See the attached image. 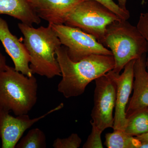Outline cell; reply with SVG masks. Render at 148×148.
Wrapping results in <instances>:
<instances>
[{
  "mask_svg": "<svg viewBox=\"0 0 148 148\" xmlns=\"http://www.w3.org/2000/svg\"><path fill=\"white\" fill-rule=\"evenodd\" d=\"M56 55L62 76L58 90L66 98L82 95L89 84L113 70L115 64L113 56L101 54H93L79 61H73L64 46L56 50Z\"/></svg>",
  "mask_w": 148,
  "mask_h": 148,
  "instance_id": "1",
  "label": "cell"
},
{
  "mask_svg": "<svg viewBox=\"0 0 148 148\" xmlns=\"http://www.w3.org/2000/svg\"><path fill=\"white\" fill-rule=\"evenodd\" d=\"M18 26L31 57L29 67L32 73L48 79L61 76L56 51L62 45L50 25L35 28L21 22Z\"/></svg>",
  "mask_w": 148,
  "mask_h": 148,
  "instance_id": "2",
  "label": "cell"
},
{
  "mask_svg": "<svg viewBox=\"0 0 148 148\" xmlns=\"http://www.w3.org/2000/svg\"><path fill=\"white\" fill-rule=\"evenodd\" d=\"M127 20L121 19L109 25L103 45L111 51L114 59L113 71L120 74L130 61L136 60L148 52L147 43L137 27Z\"/></svg>",
  "mask_w": 148,
  "mask_h": 148,
  "instance_id": "3",
  "label": "cell"
},
{
  "mask_svg": "<svg viewBox=\"0 0 148 148\" xmlns=\"http://www.w3.org/2000/svg\"><path fill=\"white\" fill-rule=\"evenodd\" d=\"M38 87L34 75L29 77L8 66L0 73V109L27 114L37 103Z\"/></svg>",
  "mask_w": 148,
  "mask_h": 148,
  "instance_id": "4",
  "label": "cell"
},
{
  "mask_svg": "<svg viewBox=\"0 0 148 148\" xmlns=\"http://www.w3.org/2000/svg\"><path fill=\"white\" fill-rule=\"evenodd\" d=\"M121 18L94 0H82L72 10L65 25L79 28L103 44L107 27Z\"/></svg>",
  "mask_w": 148,
  "mask_h": 148,
  "instance_id": "5",
  "label": "cell"
},
{
  "mask_svg": "<svg viewBox=\"0 0 148 148\" xmlns=\"http://www.w3.org/2000/svg\"><path fill=\"white\" fill-rule=\"evenodd\" d=\"M95 81L94 106L90 124L92 128L102 133L105 129L113 127V113L115 106L116 84L112 70Z\"/></svg>",
  "mask_w": 148,
  "mask_h": 148,
  "instance_id": "6",
  "label": "cell"
},
{
  "mask_svg": "<svg viewBox=\"0 0 148 148\" xmlns=\"http://www.w3.org/2000/svg\"><path fill=\"white\" fill-rule=\"evenodd\" d=\"M49 24L61 45L67 48L68 55L73 61H79L93 54L113 56L111 51L93 36L79 28L65 24Z\"/></svg>",
  "mask_w": 148,
  "mask_h": 148,
  "instance_id": "7",
  "label": "cell"
},
{
  "mask_svg": "<svg viewBox=\"0 0 148 148\" xmlns=\"http://www.w3.org/2000/svg\"><path fill=\"white\" fill-rule=\"evenodd\" d=\"M64 104L48 111L43 115L35 118H30L27 114L14 117L9 112L0 109V139L2 148H14L21 139L24 132L33 125L56 111L63 108Z\"/></svg>",
  "mask_w": 148,
  "mask_h": 148,
  "instance_id": "8",
  "label": "cell"
},
{
  "mask_svg": "<svg viewBox=\"0 0 148 148\" xmlns=\"http://www.w3.org/2000/svg\"><path fill=\"white\" fill-rule=\"evenodd\" d=\"M135 60L127 63L121 74L116 73L112 70L116 84V99L114 116V130L125 131L127 123L126 109L130 94L133 90L134 79V67Z\"/></svg>",
  "mask_w": 148,
  "mask_h": 148,
  "instance_id": "9",
  "label": "cell"
},
{
  "mask_svg": "<svg viewBox=\"0 0 148 148\" xmlns=\"http://www.w3.org/2000/svg\"><path fill=\"white\" fill-rule=\"evenodd\" d=\"M0 41L10 56L17 71L27 76L34 74L29 67L31 57L24 44L11 32L7 22L0 17Z\"/></svg>",
  "mask_w": 148,
  "mask_h": 148,
  "instance_id": "10",
  "label": "cell"
},
{
  "mask_svg": "<svg viewBox=\"0 0 148 148\" xmlns=\"http://www.w3.org/2000/svg\"><path fill=\"white\" fill-rule=\"evenodd\" d=\"M38 16L49 24H65L72 10L82 0H29Z\"/></svg>",
  "mask_w": 148,
  "mask_h": 148,
  "instance_id": "11",
  "label": "cell"
},
{
  "mask_svg": "<svg viewBox=\"0 0 148 148\" xmlns=\"http://www.w3.org/2000/svg\"><path fill=\"white\" fill-rule=\"evenodd\" d=\"M146 59L145 54L135 60L133 94L125 112L127 119L138 111L148 108V72Z\"/></svg>",
  "mask_w": 148,
  "mask_h": 148,
  "instance_id": "12",
  "label": "cell"
},
{
  "mask_svg": "<svg viewBox=\"0 0 148 148\" xmlns=\"http://www.w3.org/2000/svg\"><path fill=\"white\" fill-rule=\"evenodd\" d=\"M2 14L12 16L29 26L38 25L41 22V18L32 8L29 0H0V15Z\"/></svg>",
  "mask_w": 148,
  "mask_h": 148,
  "instance_id": "13",
  "label": "cell"
},
{
  "mask_svg": "<svg viewBox=\"0 0 148 148\" xmlns=\"http://www.w3.org/2000/svg\"><path fill=\"white\" fill-rule=\"evenodd\" d=\"M105 145L108 148H147V143L126 134L124 131L114 130L105 136Z\"/></svg>",
  "mask_w": 148,
  "mask_h": 148,
  "instance_id": "14",
  "label": "cell"
},
{
  "mask_svg": "<svg viewBox=\"0 0 148 148\" xmlns=\"http://www.w3.org/2000/svg\"><path fill=\"white\" fill-rule=\"evenodd\" d=\"M125 132L127 135L137 137L148 132V112L147 109L135 113L127 119Z\"/></svg>",
  "mask_w": 148,
  "mask_h": 148,
  "instance_id": "15",
  "label": "cell"
},
{
  "mask_svg": "<svg viewBox=\"0 0 148 148\" xmlns=\"http://www.w3.org/2000/svg\"><path fill=\"white\" fill-rule=\"evenodd\" d=\"M46 137L41 130L34 128L20 139L16 145V148H45Z\"/></svg>",
  "mask_w": 148,
  "mask_h": 148,
  "instance_id": "16",
  "label": "cell"
},
{
  "mask_svg": "<svg viewBox=\"0 0 148 148\" xmlns=\"http://www.w3.org/2000/svg\"><path fill=\"white\" fill-rule=\"evenodd\" d=\"M82 142L78 134L72 133L68 138L56 139L52 146L54 148H77L79 147Z\"/></svg>",
  "mask_w": 148,
  "mask_h": 148,
  "instance_id": "17",
  "label": "cell"
},
{
  "mask_svg": "<svg viewBox=\"0 0 148 148\" xmlns=\"http://www.w3.org/2000/svg\"><path fill=\"white\" fill-rule=\"evenodd\" d=\"M105 6L107 8L115 14L122 19L128 20L130 17V14L128 10H124L120 7L118 4L116 3L113 0H94Z\"/></svg>",
  "mask_w": 148,
  "mask_h": 148,
  "instance_id": "18",
  "label": "cell"
},
{
  "mask_svg": "<svg viewBox=\"0 0 148 148\" xmlns=\"http://www.w3.org/2000/svg\"><path fill=\"white\" fill-rule=\"evenodd\" d=\"M101 134L102 132L92 127L91 133L83 146V148H103V147L101 138Z\"/></svg>",
  "mask_w": 148,
  "mask_h": 148,
  "instance_id": "19",
  "label": "cell"
},
{
  "mask_svg": "<svg viewBox=\"0 0 148 148\" xmlns=\"http://www.w3.org/2000/svg\"><path fill=\"white\" fill-rule=\"evenodd\" d=\"M136 27L146 40L148 47V12L140 14ZM146 65L148 72V53L147 57L146 58Z\"/></svg>",
  "mask_w": 148,
  "mask_h": 148,
  "instance_id": "20",
  "label": "cell"
},
{
  "mask_svg": "<svg viewBox=\"0 0 148 148\" xmlns=\"http://www.w3.org/2000/svg\"><path fill=\"white\" fill-rule=\"evenodd\" d=\"M8 66L5 56L3 55L0 50V73L5 70Z\"/></svg>",
  "mask_w": 148,
  "mask_h": 148,
  "instance_id": "21",
  "label": "cell"
},
{
  "mask_svg": "<svg viewBox=\"0 0 148 148\" xmlns=\"http://www.w3.org/2000/svg\"><path fill=\"white\" fill-rule=\"evenodd\" d=\"M135 137L142 142L148 143V132Z\"/></svg>",
  "mask_w": 148,
  "mask_h": 148,
  "instance_id": "22",
  "label": "cell"
},
{
  "mask_svg": "<svg viewBox=\"0 0 148 148\" xmlns=\"http://www.w3.org/2000/svg\"><path fill=\"white\" fill-rule=\"evenodd\" d=\"M127 0H117L118 5L120 7L124 10H127L126 8V2Z\"/></svg>",
  "mask_w": 148,
  "mask_h": 148,
  "instance_id": "23",
  "label": "cell"
},
{
  "mask_svg": "<svg viewBox=\"0 0 148 148\" xmlns=\"http://www.w3.org/2000/svg\"><path fill=\"white\" fill-rule=\"evenodd\" d=\"M146 109H147V111L148 112V108H147Z\"/></svg>",
  "mask_w": 148,
  "mask_h": 148,
  "instance_id": "24",
  "label": "cell"
}]
</instances>
